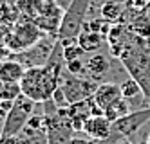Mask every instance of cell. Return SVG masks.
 Returning a JSON list of instances; mask_svg holds the SVG:
<instances>
[{
    "label": "cell",
    "instance_id": "cell-1",
    "mask_svg": "<svg viewBox=\"0 0 150 144\" xmlns=\"http://www.w3.org/2000/svg\"><path fill=\"white\" fill-rule=\"evenodd\" d=\"M65 58H63V45L56 40L51 49V54L44 65L25 69L24 77L20 79V90L22 96L29 97L35 103H47L52 99L54 94L60 88L62 72Z\"/></svg>",
    "mask_w": 150,
    "mask_h": 144
},
{
    "label": "cell",
    "instance_id": "cell-2",
    "mask_svg": "<svg viewBox=\"0 0 150 144\" xmlns=\"http://www.w3.org/2000/svg\"><path fill=\"white\" fill-rule=\"evenodd\" d=\"M89 6H91V0H71L58 29V41L62 45H69V43L76 41L85 24V13H87Z\"/></svg>",
    "mask_w": 150,
    "mask_h": 144
},
{
    "label": "cell",
    "instance_id": "cell-3",
    "mask_svg": "<svg viewBox=\"0 0 150 144\" xmlns=\"http://www.w3.org/2000/svg\"><path fill=\"white\" fill-rule=\"evenodd\" d=\"M33 106H35V101H31V99L25 97V96H20V97L15 99L11 108H9V112H7V115H6L0 140L13 139V137H16L20 133V130L27 124V121L31 117Z\"/></svg>",
    "mask_w": 150,
    "mask_h": 144
},
{
    "label": "cell",
    "instance_id": "cell-4",
    "mask_svg": "<svg viewBox=\"0 0 150 144\" xmlns=\"http://www.w3.org/2000/svg\"><path fill=\"white\" fill-rule=\"evenodd\" d=\"M44 38V31H42L36 24L31 22H18V24L11 29V36L7 41L9 52H24L31 47H35Z\"/></svg>",
    "mask_w": 150,
    "mask_h": 144
},
{
    "label": "cell",
    "instance_id": "cell-5",
    "mask_svg": "<svg viewBox=\"0 0 150 144\" xmlns=\"http://www.w3.org/2000/svg\"><path fill=\"white\" fill-rule=\"evenodd\" d=\"M98 86L100 83H94V79H85V77L74 76L69 72L65 76H62V81H60V88L65 94L69 106L74 103H81V101L91 99Z\"/></svg>",
    "mask_w": 150,
    "mask_h": 144
},
{
    "label": "cell",
    "instance_id": "cell-6",
    "mask_svg": "<svg viewBox=\"0 0 150 144\" xmlns=\"http://www.w3.org/2000/svg\"><path fill=\"white\" fill-rule=\"evenodd\" d=\"M146 121H150V106L139 108L136 112H130L128 115L117 119L116 123H112V131H116L121 137H132Z\"/></svg>",
    "mask_w": 150,
    "mask_h": 144
},
{
    "label": "cell",
    "instance_id": "cell-7",
    "mask_svg": "<svg viewBox=\"0 0 150 144\" xmlns=\"http://www.w3.org/2000/svg\"><path fill=\"white\" fill-rule=\"evenodd\" d=\"M121 97H123V94H121V86L120 85H116V83H101L98 88H96V92L92 96V101L101 112H105L107 108L112 106L114 103H117Z\"/></svg>",
    "mask_w": 150,
    "mask_h": 144
},
{
    "label": "cell",
    "instance_id": "cell-8",
    "mask_svg": "<svg viewBox=\"0 0 150 144\" xmlns=\"http://www.w3.org/2000/svg\"><path fill=\"white\" fill-rule=\"evenodd\" d=\"M81 131H85L92 140H105L112 135V123L105 115H91L83 123Z\"/></svg>",
    "mask_w": 150,
    "mask_h": 144
},
{
    "label": "cell",
    "instance_id": "cell-9",
    "mask_svg": "<svg viewBox=\"0 0 150 144\" xmlns=\"http://www.w3.org/2000/svg\"><path fill=\"white\" fill-rule=\"evenodd\" d=\"M103 41H105V36L100 34V32H96V31H92L87 24H83L80 34L76 38V43L89 54L98 52L101 49V45H103Z\"/></svg>",
    "mask_w": 150,
    "mask_h": 144
},
{
    "label": "cell",
    "instance_id": "cell-10",
    "mask_svg": "<svg viewBox=\"0 0 150 144\" xmlns=\"http://www.w3.org/2000/svg\"><path fill=\"white\" fill-rule=\"evenodd\" d=\"M25 74V67L16 60H4L0 61V81L4 83H20Z\"/></svg>",
    "mask_w": 150,
    "mask_h": 144
},
{
    "label": "cell",
    "instance_id": "cell-11",
    "mask_svg": "<svg viewBox=\"0 0 150 144\" xmlns=\"http://www.w3.org/2000/svg\"><path fill=\"white\" fill-rule=\"evenodd\" d=\"M85 70L91 74L92 79L107 76L109 70H110V60H109V56H105V54H101V52L91 54V58H87V61H85Z\"/></svg>",
    "mask_w": 150,
    "mask_h": 144
},
{
    "label": "cell",
    "instance_id": "cell-12",
    "mask_svg": "<svg viewBox=\"0 0 150 144\" xmlns=\"http://www.w3.org/2000/svg\"><path fill=\"white\" fill-rule=\"evenodd\" d=\"M128 31L132 32L134 36H139V38H150V18L146 16V13L143 11L141 15H137L132 22L130 25H128Z\"/></svg>",
    "mask_w": 150,
    "mask_h": 144
},
{
    "label": "cell",
    "instance_id": "cell-13",
    "mask_svg": "<svg viewBox=\"0 0 150 144\" xmlns=\"http://www.w3.org/2000/svg\"><path fill=\"white\" fill-rule=\"evenodd\" d=\"M123 16V6L117 0H107V2L101 6V18L110 22V24H116L120 22Z\"/></svg>",
    "mask_w": 150,
    "mask_h": 144
},
{
    "label": "cell",
    "instance_id": "cell-14",
    "mask_svg": "<svg viewBox=\"0 0 150 144\" xmlns=\"http://www.w3.org/2000/svg\"><path fill=\"white\" fill-rule=\"evenodd\" d=\"M130 114V106H128V101L125 97H121L117 103H114L112 106H109L103 112V115L110 121V123H116L117 119H121V117H125V115H128Z\"/></svg>",
    "mask_w": 150,
    "mask_h": 144
},
{
    "label": "cell",
    "instance_id": "cell-15",
    "mask_svg": "<svg viewBox=\"0 0 150 144\" xmlns=\"http://www.w3.org/2000/svg\"><path fill=\"white\" fill-rule=\"evenodd\" d=\"M120 86H121V94H123V97L127 99V101H130V99H136L137 96H141V94H143L141 86H139V83L134 79V77H128V79H125Z\"/></svg>",
    "mask_w": 150,
    "mask_h": 144
},
{
    "label": "cell",
    "instance_id": "cell-16",
    "mask_svg": "<svg viewBox=\"0 0 150 144\" xmlns=\"http://www.w3.org/2000/svg\"><path fill=\"white\" fill-rule=\"evenodd\" d=\"M83 54H85V51L78 45L76 41L69 43V45H63V58H65V63L72 61V60H81Z\"/></svg>",
    "mask_w": 150,
    "mask_h": 144
},
{
    "label": "cell",
    "instance_id": "cell-17",
    "mask_svg": "<svg viewBox=\"0 0 150 144\" xmlns=\"http://www.w3.org/2000/svg\"><path fill=\"white\" fill-rule=\"evenodd\" d=\"M67 67V72L69 74H74V76H80L85 72V61L83 60H72V61H67L65 63Z\"/></svg>",
    "mask_w": 150,
    "mask_h": 144
},
{
    "label": "cell",
    "instance_id": "cell-18",
    "mask_svg": "<svg viewBox=\"0 0 150 144\" xmlns=\"http://www.w3.org/2000/svg\"><path fill=\"white\" fill-rule=\"evenodd\" d=\"M127 6L130 7V9H134V11H145L148 6H150V0H128L127 2Z\"/></svg>",
    "mask_w": 150,
    "mask_h": 144
},
{
    "label": "cell",
    "instance_id": "cell-19",
    "mask_svg": "<svg viewBox=\"0 0 150 144\" xmlns=\"http://www.w3.org/2000/svg\"><path fill=\"white\" fill-rule=\"evenodd\" d=\"M9 36H11V29H7L6 25L0 24V47H7Z\"/></svg>",
    "mask_w": 150,
    "mask_h": 144
},
{
    "label": "cell",
    "instance_id": "cell-20",
    "mask_svg": "<svg viewBox=\"0 0 150 144\" xmlns=\"http://www.w3.org/2000/svg\"><path fill=\"white\" fill-rule=\"evenodd\" d=\"M9 54V49L7 47H0V61H4V58Z\"/></svg>",
    "mask_w": 150,
    "mask_h": 144
},
{
    "label": "cell",
    "instance_id": "cell-21",
    "mask_svg": "<svg viewBox=\"0 0 150 144\" xmlns=\"http://www.w3.org/2000/svg\"><path fill=\"white\" fill-rule=\"evenodd\" d=\"M145 13H146V16H148V18H150V6H148V7H146V9H145Z\"/></svg>",
    "mask_w": 150,
    "mask_h": 144
},
{
    "label": "cell",
    "instance_id": "cell-22",
    "mask_svg": "<svg viewBox=\"0 0 150 144\" xmlns=\"http://www.w3.org/2000/svg\"><path fill=\"white\" fill-rule=\"evenodd\" d=\"M145 144H150V133L146 135V139H145Z\"/></svg>",
    "mask_w": 150,
    "mask_h": 144
},
{
    "label": "cell",
    "instance_id": "cell-23",
    "mask_svg": "<svg viewBox=\"0 0 150 144\" xmlns=\"http://www.w3.org/2000/svg\"><path fill=\"white\" fill-rule=\"evenodd\" d=\"M121 144H134L132 140H125V142H121Z\"/></svg>",
    "mask_w": 150,
    "mask_h": 144
}]
</instances>
